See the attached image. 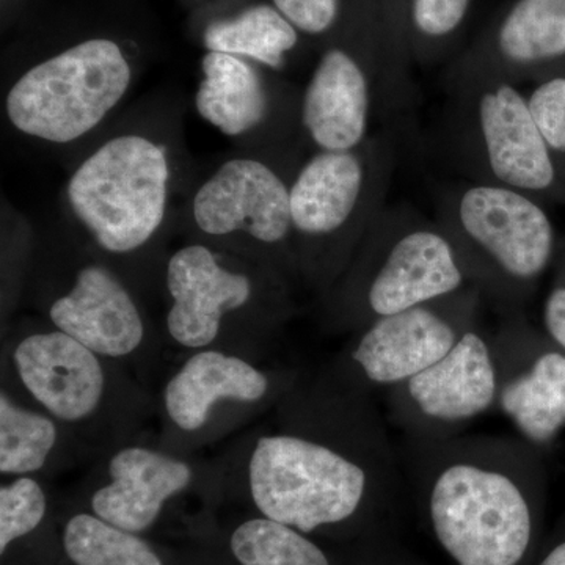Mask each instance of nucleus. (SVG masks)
I'll return each mask as SVG.
<instances>
[{
    "label": "nucleus",
    "mask_w": 565,
    "mask_h": 565,
    "mask_svg": "<svg viewBox=\"0 0 565 565\" xmlns=\"http://www.w3.org/2000/svg\"><path fill=\"white\" fill-rule=\"evenodd\" d=\"M234 505L334 545L390 533L404 473L373 396L329 374L303 377L269 426L215 460Z\"/></svg>",
    "instance_id": "f257e3e1"
},
{
    "label": "nucleus",
    "mask_w": 565,
    "mask_h": 565,
    "mask_svg": "<svg viewBox=\"0 0 565 565\" xmlns=\"http://www.w3.org/2000/svg\"><path fill=\"white\" fill-rule=\"evenodd\" d=\"M162 51L148 0H40L2 36V120L65 163L128 107Z\"/></svg>",
    "instance_id": "f03ea898"
},
{
    "label": "nucleus",
    "mask_w": 565,
    "mask_h": 565,
    "mask_svg": "<svg viewBox=\"0 0 565 565\" xmlns=\"http://www.w3.org/2000/svg\"><path fill=\"white\" fill-rule=\"evenodd\" d=\"M185 109L180 93L152 92L63 163L57 214L147 300L159 297L196 170Z\"/></svg>",
    "instance_id": "7ed1b4c3"
},
{
    "label": "nucleus",
    "mask_w": 565,
    "mask_h": 565,
    "mask_svg": "<svg viewBox=\"0 0 565 565\" xmlns=\"http://www.w3.org/2000/svg\"><path fill=\"white\" fill-rule=\"evenodd\" d=\"M404 481L451 565H531L545 539L541 449L511 435L404 437Z\"/></svg>",
    "instance_id": "20e7f679"
},
{
    "label": "nucleus",
    "mask_w": 565,
    "mask_h": 565,
    "mask_svg": "<svg viewBox=\"0 0 565 565\" xmlns=\"http://www.w3.org/2000/svg\"><path fill=\"white\" fill-rule=\"evenodd\" d=\"M22 296L40 319L143 381L166 351L148 300L61 215L33 226Z\"/></svg>",
    "instance_id": "39448f33"
},
{
    "label": "nucleus",
    "mask_w": 565,
    "mask_h": 565,
    "mask_svg": "<svg viewBox=\"0 0 565 565\" xmlns=\"http://www.w3.org/2000/svg\"><path fill=\"white\" fill-rule=\"evenodd\" d=\"M2 390L52 416L98 459L140 440L158 403L126 367L41 319L3 340Z\"/></svg>",
    "instance_id": "423d86ee"
},
{
    "label": "nucleus",
    "mask_w": 565,
    "mask_h": 565,
    "mask_svg": "<svg viewBox=\"0 0 565 565\" xmlns=\"http://www.w3.org/2000/svg\"><path fill=\"white\" fill-rule=\"evenodd\" d=\"M297 291L262 264L237 253L182 239L163 263L161 334L182 356L204 349L263 362L299 315Z\"/></svg>",
    "instance_id": "0eeeda50"
},
{
    "label": "nucleus",
    "mask_w": 565,
    "mask_h": 565,
    "mask_svg": "<svg viewBox=\"0 0 565 565\" xmlns=\"http://www.w3.org/2000/svg\"><path fill=\"white\" fill-rule=\"evenodd\" d=\"M399 161L392 128L377 129L362 147L310 151L291 181L294 248L303 289L322 299L359 250L388 204Z\"/></svg>",
    "instance_id": "6e6552de"
},
{
    "label": "nucleus",
    "mask_w": 565,
    "mask_h": 565,
    "mask_svg": "<svg viewBox=\"0 0 565 565\" xmlns=\"http://www.w3.org/2000/svg\"><path fill=\"white\" fill-rule=\"evenodd\" d=\"M470 285L455 247L435 218L414 204H386L359 250L322 299L323 329L353 333L367 323Z\"/></svg>",
    "instance_id": "1a4fd4ad"
},
{
    "label": "nucleus",
    "mask_w": 565,
    "mask_h": 565,
    "mask_svg": "<svg viewBox=\"0 0 565 565\" xmlns=\"http://www.w3.org/2000/svg\"><path fill=\"white\" fill-rule=\"evenodd\" d=\"M435 221L486 303L501 316L523 313L557 255L555 226L542 203L463 178L438 191Z\"/></svg>",
    "instance_id": "9d476101"
},
{
    "label": "nucleus",
    "mask_w": 565,
    "mask_h": 565,
    "mask_svg": "<svg viewBox=\"0 0 565 565\" xmlns=\"http://www.w3.org/2000/svg\"><path fill=\"white\" fill-rule=\"evenodd\" d=\"M297 167L236 150L196 166L180 212L178 237L237 253L302 289L294 248L291 181Z\"/></svg>",
    "instance_id": "9b49d317"
},
{
    "label": "nucleus",
    "mask_w": 565,
    "mask_h": 565,
    "mask_svg": "<svg viewBox=\"0 0 565 565\" xmlns=\"http://www.w3.org/2000/svg\"><path fill=\"white\" fill-rule=\"evenodd\" d=\"M65 503L129 533L182 544L221 514V471L215 462L128 441L98 457Z\"/></svg>",
    "instance_id": "f8f14e48"
},
{
    "label": "nucleus",
    "mask_w": 565,
    "mask_h": 565,
    "mask_svg": "<svg viewBox=\"0 0 565 565\" xmlns=\"http://www.w3.org/2000/svg\"><path fill=\"white\" fill-rule=\"evenodd\" d=\"M444 141L465 180L501 185L539 202L565 182L519 85L489 76L445 79Z\"/></svg>",
    "instance_id": "ddd939ff"
},
{
    "label": "nucleus",
    "mask_w": 565,
    "mask_h": 565,
    "mask_svg": "<svg viewBox=\"0 0 565 565\" xmlns=\"http://www.w3.org/2000/svg\"><path fill=\"white\" fill-rule=\"evenodd\" d=\"M302 379L296 367L269 366L221 349L189 353L156 399L162 427L156 445L189 456L274 411Z\"/></svg>",
    "instance_id": "4468645a"
},
{
    "label": "nucleus",
    "mask_w": 565,
    "mask_h": 565,
    "mask_svg": "<svg viewBox=\"0 0 565 565\" xmlns=\"http://www.w3.org/2000/svg\"><path fill=\"white\" fill-rule=\"evenodd\" d=\"M399 114L371 7L323 44L300 96V129L310 151L362 147L375 122Z\"/></svg>",
    "instance_id": "2eb2a0df"
},
{
    "label": "nucleus",
    "mask_w": 565,
    "mask_h": 565,
    "mask_svg": "<svg viewBox=\"0 0 565 565\" xmlns=\"http://www.w3.org/2000/svg\"><path fill=\"white\" fill-rule=\"evenodd\" d=\"M486 300L468 285L455 294L385 316L351 333L326 373L353 392H388L433 366L482 322Z\"/></svg>",
    "instance_id": "dca6fc26"
},
{
    "label": "nucleus",
    "mask_w": 565,
    "mask_h": 565,
    "mask_svg": "<svg viewBox=\"0 0 565 565\" xmlns=\"http://www.w3.org/2000/svg\"><path fill=\"white\" fill-rule=\"evenodd\" d=\"M300 96L302 87L288 76L237 55L204 52L193 107L236 150L300 166L310 152L300 129Z\"/></svg>",
    "instance_id": "f3484780"
},
{
    "label": "nucleus",
    "mask_w": 565,
    "mask_h": 565,
    "mask_svg": "<svg viewBox=\"0 0 565 565\" xmlns=\"http://www.w3.org/2000/svg\"><path fill=\"white\" fill-rule=\"evenodd\" d=\"M497 394L492 332L481 322L444 359L388 390L386 408L404 437H451L494 411Z\"/></svg>",
    "instance_id": "a211bd4d"
},
{
    "label": "nucleus",
    "mask_w": 565,
    "mask_h": 565,
    "mask_svg": "<svg viewBox=\"0 0 565 565\" xmlns=\"http://www.w3.org/2000/svg\"><path fill=\"white\" fill-rule=\"evenodd\" d=\"M497 411L537 449L565 429V351L523 313L501 316L492 332Z\"/></svg>",
    "instance_id": "6ab92c4d"
},
{
    "label": "nucleus",
    "mask_w": 565,
    "mask_h": 565,
    "mask_svg": "<svg viewBox=\"0 0 565 565\" xmlns=\"http://www.w3.org/2000/svg\"><path fill=\"white\" fill-rule=\"evenodd\" d=\"M565 74V0H511L463 51L445 79L489 76L522 84Z\"/></svg>",
    "instance_id": "aec40b11"
},
{
    "label": "nucleus",
    "mask_w": 565,
    "mask_h": 565,
    "mask_svg": "<svg viewBox=\"0 0 565 565\" xmlns=\"http://www.w3.org/2000/svg\"><path fill=\"white\" fill-rule=\"evenodd\" d=\"M174 565H343L344 546L329 544L267 516H221L182 544Z\"/></svg>",
    "instance_id": "412c9836"
},
{
    "label": "nucleus",
    "mask_w": 565,
    "mask_h": 565,
    "mask_svg": "<svg viewBox=\"0 0 565 565\" xmlns=\"http://www.w3.org/2000/svg\"><path fill=\"white\" fill-rule=\"evenodd\" d=\"M189 39L288 76L318 51L270 0H222L189 11Z\"/></svg>",
    "instance_id": "4be33fe9"
},
{
    "label": "nucleus",
    "mask_w": 565,
    "mask_h": 565,
    "mask_svg": "<svg viewBox=\"0 0 565 565\" xmlns=\"http://www.w3.org/2000/svg\"><path fill=\"white\" fill-rule=\"evenodd\" d=\"M93 457L52 416L0 392V475L50 479Z\"/></svg>",
    "instance_id": "5701e85b"
},
{
    "label": "nucleus",
    "mask_w": 565,
    "mask_h": 565,
    "mask_svg": "<svg viewBox=\"0 0 565 565\" xmlns=\"http://www.w3.org/2000/svg\"><path fill=\"white\" fill-rule=\"evenodd\" d=\"M61 503L44 479L21 476L0 486V565H58Z\"/></svg>",
    "instance_id": "b1692460"
},
{
    "label": "nucleus",
    "mask_w": 565,
    "mask_h": 565,
    "mask_svg": "<svg viewBox=\"0 0 565 565\" xmlns=\"http://www.w3.org/2000/svg\"><path fill=\"white\" fill-rule=\"evenodd\" d=\"M58 565H174L173 546L129 533L61 501Z\"/></svg>",
    "instance_id": "393cba45"
},
{
    "label": "nucleus",
    "mask_w": 565,
    "mask_h": 565,
    "mask_svg": "<svg viewBox=\"0 0 565 565\" xmlns=\"http://www.w3.org/2000/svg\"><path fill=\"white\" fill-rule=\"evenodd\" d=\"M475 0H405L404 31L415 66L448 61L462 39Z\"/></svg>",
    "instance_id": "a878e982"
},
{
    "label": "nucleus",
    "mask_w": 565,
    "mask_h": 565,
    "mask_svg": "<svg viewBox=\"0 0 565 565\" xmlns=\"http://www.w3.org/2000/svg\"><path fill=\"white\" fill-rule=\"evenodd\" d=\"M370 6L377 25L394 103L401 111L411 106L414 96V65L405 46V0H370Z\"/></svg>",
    "instance_id": "bb28decb"
},
{
    "label": "nucleus",
    "mask_w": 565,
    "mask_h": 565,
    "mask_svg": "<svg viewBox=\"0 0 565 565\" xmlns=\"http://www.w3.org/2000/svg\"><path fill=\"white\" fill-rule=\"evenodd\" d=\"M319 52L348 28L370 0H270Z\"/></svg>",
    "instance_id": "cd10ccee"
},
{
    "label": "nucleus",
    "mask_w": 565,
    "mask_h": 565,
    "mask_svg": "<svg viewBox=\"0 0 565 565\" xmlns=\"http://www.w3.org/2000/svg\"><path fill=\"white\" fill-rule=\"evenodd\" d=\"M527 103L565 182V74L537 82Z\"/></svg>",
    "instance_id": "c85d7f7f"
},
{
    "label": "nucleus",
    "mask_w": 565,
    "mask_h": 565,
    "mask_svg": "<svg viewBox=\"0 0 565 565\" xmlns=\"http://www.w3.org/2000/svg\"><path fill=\"white\" fill-rule=\"evenodd\" d=\"M343 546V565H430L408 555L390 533L371 535Z\"/></svg>",
    "instance_id": "c756f323"
},
{
    "label": "nucleus",
    "mask_w": 565,
    "mask_h": 565,
    "mask_svg": "<svg viewBox=\"0 0 565 565\" xmlns=\"http://www.w3.org/2000/svg\"><path fill=\"white\" fill-rule=\"evenodd\" d=\"M542 329L565 351V252L557 259L555 281L546 294Z\"/></svg>",
    "instance_id": "7c9ffc66"
},
{
    "label": "nucleus",
    "mask_w": 565,
    "mask_h": 565,
    "mask_svg": "<svg viewBox=\"0 0 565 565\" xmlns=\"http://www.w3.org/2000/svg\"><path fill=\"white\" fill-rule=\"evenodd\" d=\"M531 565H565V512L552 533L545 535Z\"/></svg>",
    "instance_id": "2f4dec72"
},
{
    "label": "nucleus",
    "mask_w": 565,
    "mask_h": 565,
    "mask_svg": "<svg viewBox=\"0 0 565 565\" xmlns=\"http://www.w3.org/2000/svg\"><path fill=\"white\" fill-rule=\"evenodd\" d=\"M39 3L40 0H0V32H2V36L11 29L17 28Z\"/></svg>",
    "instance_id": "473e14b6"
},
{
    "label": "nucleus",
    "mask_w": 565,
    "mask_h": 565,
    "mask_svg": "<svg viewBox=\"0 0 565 565\" xmlns=\"http://www.w3.org/2000/svg\"><path fill=\"white\" fill-rule=\"evenodd\" d=\"M214 2H222V0H180L181 6L188 11H193Z\"/></svg>",
    "instance_id": "72a5a7b5"
}]
</instances>
